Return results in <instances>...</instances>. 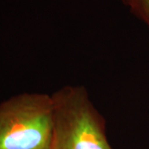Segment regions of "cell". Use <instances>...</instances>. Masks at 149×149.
Returning a JSON list of instances; mask_svg holds the SVG:
<instances>
[{
  "label": "cell",
  "mask_w": 149,
  "mask_h": 149,
  "mask_svg": "<svg viewBox=\"0 0 149 149\" xmlns=\"http://www.w3.org/2000/svg\"><path fill=\"white\" fill-rule=\"evenodd\" d=\"M53 129L50 149H113L106 121L82 85H65L52 94Z\"/></svg>",
  "instance_id": "cell-1"
},
{
  "label": "cell",
  "mask_w": 149,
  "mask_h": 149,
  "mask_svg": "<svg viewBox=\"0 0 149 149\" xmlns=\"http://www.w3.org/2000/svg\"><path fill=\"white\" fill-rule=\"evenodd\" d=\"M52 95L22 93L0 103V149H50Z\"/></svg>",
  "instance_id": "cell-2"
},
{
  "label": "cell",
  "mask_w": 149,
  "mask_h": 149,
  "mask_svg": "<svg viewBox=\"0 0 149 149\" xmlns=\"http://www.w3.org/2000/svg\"><path fill=\"white\" fill-rule=\"evenodd\" d=\"M130 13L143 22L149 30V0H122Z\"/></svg>",
  "instance_id": "cell-3"
}]
</instances>
